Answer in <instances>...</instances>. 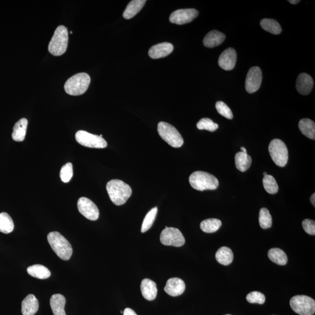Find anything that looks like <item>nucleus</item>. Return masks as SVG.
I'll return each instance as SVG.
<instances>
[{"label": "nucleus", "mask_w": 315, "mask_h": 315, "mask_svg": "<svg viewBox=\"0 0 315 315\" xmlns=\"http://www.w3.org/2000/svg\"><path fill=\"white\" fill-rule=\"evenodd\" d=\"M107 190L111 201L116 205L125 204L132 194L131 187L121 180L109 181L107 185Z\"/></svg>", "instance_id": "f257e3e1"}, {"label": "nucleus", "mask_w": 315, "mask_h": 315, "mask_svg": "<svg viewBox=\"0 0 315 315\" xmlns=\"http://www.w3.org/2000/svg\"><path fill=\"white\" fill-rule=\"evenodd\" d=\"M48 241L58 258L63 260L70 259L73 254L72 246L60 233L50 232L48 235Z\"/></svg>", "instance_id": "f03ea898"}, {"label": "nucleus", "mask_w": 315, "mask_h": 315, "mask_svg": "<svg viewBox=\"0 0 315 315\" xmlns=\"http://www.w3.org/2000/svg\"><path fill=\"white\" fill-rule=\"evenodd\" d=\"M189 183L193 189L200 191L216 190L219 185L217 177L202 171H196L189 177Z\"/></svg>", "instance_id": "7ed1b4c3"}, {"label": "nucleus", "mask_w": 315, "mask_h": 315, "mask_svg": "<svg viewBox=\"0 0 315 315\" xmlns=\"http://www.w3.org/2000/svg\"><path fill=\"white\" fill-rule=\"evenodd\" d=\"M90 78L88 74L81 73L70 78L64 84L65 92L70 95L79 96L88 89Z\"/></svg>", "instance_id": "20e7f679"}, {"label": "nucleus", "mask_w": 315, "mask_h": 315, "mask_svg": "<svg viewBox=\"0 0 315 315\" xmlns=\"http://www.w3.org/2000/svg\"><path fill=\"white\" fill-rule=\"evenodd\" d=\"M68 42V33L66 27L59 26L56 29L54 36L50 42L49 52L55 56H60L67 51Z\"/></svg>", "instance_id": "39448f33"}, {"label": "nucleus", "mask_w": 315, "mask_h": 315, "mask_svg": "<svg viewBox=\"0 0 315 315\" xmlns=\"http://www.w3.org/2000/svg\"><path fill=\"white\" fill-rule=\"evenodd\" d=\"M158 132L162 139L174 148L181 147L184 140L175 127L171 124L161 121L158 124Z\"/></svg>", "instance_id": "423d86ee"}, {"label": "nucleus", "mask_w": 315, "mask_h": 315, "mask_svg": "<svg viewBox=\"0 0 315 315\" xmlns=\"http://www.w3.org/2000/svg\"><path fill=\"white\" fill-rule=\"evenodd\" d=\"M269 153L274 163L280 167H285L288 160V151L285 143L280 139H274L269 146Z\"/></svg>", "instance_id": "0eeeda50"}, {"label": "nucleus", "mask_w": 315, "mask_h": 315, "mask_svg": "<svg viewBox=\"0 0 315 315\" xmlns=\"http://www.w3.org/2000/svg\"><path fill=\"white\" fill-rule=\"evenodd\" d=\"M292 310L300 315H313L315 313V301L307 295H296L290 300Z\"/></svg>", "instance_id": "6e6552de"}, {"label": "nucleus", "mask_w": 315, "mask_h": 315, "mask_svg": "<svg viewBox=\"0 0 315 315\" xmlns=\"http://www.w3.org/2000/svg\"><path fill=\"white\" fill-rule=\"evenodd\" d=\"M76 140L80 144L88 148H105L108 145L107 142L103 137L84 130L78 131L76 134Z\"/></svg>", "instance_id": "1a4fd4ad"}, {"label": "nucleus", "mask_w": 315, "mask_h": 315, "mask_svg": "<svg viewBox=\"0 0 315 315\" xmlns=\"http://www.w3.org/2000/svg\"><path fill=\"white\" fill-rule=\"evenodd\" d=\"M160 241L162 244L175 247H180L185 243V239L179 229L167 227L161 233Z\"/></svg>", "instance_id": "9d476101"}, {"label": "nucleus", "mask_w": 315, "mask_h": 315, "mask_svg": "<svg viewBox=\"0 0 315 315\" xmlns=\"http://www.w3.org/2000/svg\"><path fill=\"white\" fill-rule=\"evenodd\" d=\"M77 207L80 213L87 219L96 221L98 219L99 211L96 204L90 199L81 198L77 202Z\"/></svg>", "instance_id": "9b49d317"}, {"label": "nucleus", "mask_w": 315, "mask_h": 315, "mask_svg": "<svg viewBox=\"0 0 315 315\" xmlns=\"http://www.w3.org/2000/svg\"><path fill=\"white\" fill-rule=\"evenodd\" d=\"M198 15L199 11L194 8L177 9L171 14L170 21L177 25L186 24L191 23Z\"/></svg>", "instance_id": "f8f14e48"}, {"label": "nucleus", "mask_w": 315, "mask_h": 315, "mask_svg": "<svg viewBox=\"0 0 315 315\" xmlns=\"http://www.w3.org/2000/svg\"><path fill=\"white\" fill-rule=\"evenodd\" d=\"M262 81V72L258 67H253L249 70L245 81L246 91L249 93L257 92Z\"/></svg>", "instance_id": "ddd939ff"}, {"label": "nucleus", "mask_w": 315, "mask_h": 315, "mask_svg": "<svg viewBox=\"0 0 315 315\" xmlns=\"http://www.w3.org/2000/svg\"><path fill=\"white\" fill-rule=\"evenodd\" d=\"M237 54L235 49L229 48L220 55L218 65L224 70H231L235 66Z\"/></svg>", "instance_id": "4468645a"}, {"label": "nucleus", "mask_w": 315, "mask_h": 315, "mask_svg": "<svg viewBox=\"0 0 315 315\" xmlns=\"http://www.w3.org/2000/svg\"><path fill=\"white\" fill-rule=\"evenodd\" d=\"M186 288L185 282L179 278H172L167 281L165 291L172 297H177L182 295Z\"/></svg>", "instance_id": "2eb2a0df"}, {"label": "nucleus", "mask_w": 315, "mask_h": 315, "mask_svg": "<svg viewBox=\"0 0 315 315\" xmlns=\"http://www.w3.org/2000/svg\"><path fill=\"white\" fill-rule=\"evenodd\" d=\"M173 51V46L170 43L164 42L155 45L149 50V57L158 59L167 57Z\"/></svg>", "instance_id": "dca6fc26"}, {"label": "nucleus", "mask_w": 315, "mask_h": 315, "mask_svg": "<svg viewBox=\"0 0 315 315\" xmlns=\"http://www.w3.org/2000/svg\"><path fill=\"white\" fill-rule=\"evenodd\" d=\"M314 86V81L310 75L302 73L299 75L296 83V88L301 95H307L311 92Z\"/></svg>", "instance_id": "f3484780"}, {"label": "nucleus", "mask_w": 315, "mask_h": 315, "mask_svg": "<svg viewBox=\"0 0 315 315\" xmlns=\"http://www.w3.org/2000/svg\"><path fill=\"white\" fill-rule=\"evenodd\" d=\"M140 288H141L143 297L146 300H154L156 297H157L158 289L157 285L153 281L148 279L143 280Z\"/></svg>", "instance_id": "a211bd4d"}, {"label": "nucleus", "mask_w": 315, "mask_h": 315, "mask_svg": "<svg viewBox=\"0 0 315 315\" xmlns=\"http://www.w3.org/2000/svg\"><path fill=\"white\" fill-rule=\"evenodd\" d=\"M39 302L35 296L29 294L22 302V314L23 315H34L39 310Z\"/></svg>", "instance_id": "6ab92c4d"}, {"label": "nucleus", "mask_w": 315, "mask_h": 315, "mask_svg": "<svg viewBox=\"0 0 315 315\" xmlns=\"http://www.w3.org/2000/svg\"><path fill=\"white\" fill-rule=\"evenodd\" d=\"M225 39L226 35L224 33L217 30H213L205 35L203 44L207 48H213L222 44Z\"/></svg>", "instance_id": "aec40b11"}, {"label": "nucleus", "mask_w": 315, "mask_h": 315, "mask_svg": "<svg viewBox=\"0 0 315 315\" xmlns=\"http://www.w3.org/2000/svg\"><path fill=\"white\" fill-rule=\"evenodd\" d=\"M65 302L66 300L63 295L57 294L52 296L50 303L54 315H66L64 310Z\"/></svg>", "instance_id": "412c9836"}, {"label": "nucleus", "mask_w": 315, "mask_h": 315, "mask_svg": "<svg viewBox=\"0 0 315 315\" xmlns=\"http://www.w3.org/2000/svg\"><path fill=\"white\" fill-rule=\"evenodd\" d=\"M28 120L26 118H21L17 121L13 128L12 138L15 142H23L26 136Z\"/></svg>", "instance_id": "4be33fe9"}, {"label": "nucleus", "mask_w": 315, "mask_h": 315, "mask_svg": "<svg viewBox=\"0 0 315 315\" xmlns=\"http://www.w3.org/2000/svg\"><path fill=\"white\" fill-rule=\"evenodd\" d=\"M146 2L145 0H133L130 1L123 12V18L126 20H130L136 16L142 10Z\"/></svg>", "instance_id": "5701e85b"}, {"label": "nucleus", "mask_w": 315, "mask_h": 315, "mask_svg": "<svg viewBox=\"0 0 315 315\" xmlns=\"http://www.w3.org/2000/svg\"><path fill=\"white\" fill-rule=\"evenodd\" d=\"M27 272L30 276L38 279H47L51 276V271L43 265L35 264L28 267Z\"/></svg>", "instance_id": "b1692460"}, {"label": "nucleus", "mask_w": 315, "mask_h": 315, "mask_svg": "<svg viewBox=\"0 0 315 315\" xmlns=\"http://www.w3.org/2000/svg\"><path fill=\"white\" fill-rule=\"evenodd\" d=\"M299 129L302 135L311 140L315 139V124L310 118H303L299 122Z\"/></svg>", "instance_id": "393cba45"}, {"label": "nucleus", "mask_w": 315, "mask_h": 315, "mask_svg": "<svg viewBox=\"0 0 315 315\" xmlns=\"http://www.w3.org/2000/svg\"><path fill=\"white\" fill-rule=\"evenodd\" d=\"M217 261L224 266H228L232 263L233 259V252L229 248L226 246L221 247L217 251L216 254Z\"/></svg>", "instance_id": "a878e982"}, {"label": "nucleus", "mask_w": 315, "mask_h": 315, "mask_svg": "<svg viewBox=\"0 0 315 315\" xmlns=\"http://www.w3.org/2000/svg\"><path fill=\"white\" fill-rule=\"evenodd\" d=\"M235 165L237 169L241 172H245L250 168L252 158L247 152H238L235 155Z\"/></svg>", "instance_id": "bb28decb"}, {"label": "nucleus", "mask_w": 315, "mask_h": 315, "mask_svg": "<svg viewBox=\"0 0 315 315\" xmlns=\"http://www.w3.org/2000/svg\"><path fill=\"white\" fill-rule=\"evenodd\" d=\"M268 257L271 261L280 266H285L287 263L288 258L286 253L279 248H272L268 252Z\"/></svg>", "instance_id": "cd10ccee"}, {"label": "nucleus", "mask_w": 315, "mask_h": 315, "mask_svg": "<svg viewBox=\"0 0 315 315\" xmlns=\"http://www.w3.org/2000/svg\"><path fill=\"white\" fill-rule=\"evenodd\" d=\"M14 229V224L10 216L4 212L0 214V232L8 234Z\"/></svg>", "instance_id": "c85d7f7f"}, {"label": "nucleus", "mask_w": 315, "mask_h": 315, "mask_svg": "<svg viewBox=\"0 0 315 315\" xmlns=\"http://www.w3.org/2000/svg\"><path fill=\"white\" fill-rule=\"evenodd\" d=\"M260 26L264 30L273 35H279L282 31L280 25L273 19H263L260 21Z\"/></svg>", "instance_id": "c756f323"}, {"label": "nucleus", "mask_w": 315, "mask_h": 315, "mask_svg": "<svg viewBox=\"0 0 315 315\" xmlns=\"http://www.w3.org/2000/svg\"><path fill=\"white\" fill-rule=\"evenodd\" d=\"M221 225L222 223L220 220L216 218H210L202 221L200 224V229L205 233H214L220 229Z\"/></svg>", "instance_id": "7c9ffc66"}, {"label": "nucleus", "mask_w": 315, "mask_h": 315, "mask_svg": "<svg viewBox=\"0 0 315 315\" xmlns=\"http://www.w3.org/2000/svg\"><path fill=\"white\" fill-rule=\"evenodd\" d=\"M158 213V207H155L152 208L150 211L148 212L147 214L144 218V221L142 224L141 231L142 233H144L147 231L148 230L150 229V228L153 225V223L155 220L156 216Z\"/></svg>", "instance_id": "2f4dec72"}, {"label": "nucleus", "mask_w": 315, "mask_h": 315, "mask_svg": "<svg viewBox=\"0 0 315 315\" xmlns=\"http://www.w3.org/2000/svg\"><path fill=\"white\" fill-rule=\"evenodd\" d=\"M264 188L270 194H276L279 191V186L273 176L267 174L263 179Z\"/></svg>", "instance_id": "473e14b6"}, {"label": "nucleus", "mask_w": 315, "mask_h": 315, "mask_svg": "<svg viewBox=\"0 0 315 315\" xmlns=\"http://www.w3.org/2000/svg\"><path fill=\"white\" fill-rule=\"evenodd\" d=\"M258 220H259L260 226L261 229H268L272 226V217H271L269 211L266 208L260 209Z\"/></svg>", "instance_id": "72a5a7b5"}, {"label": "nucleus", "mask_w": 315, "mask_h": 315, "mask_svg": "<svg viewBox=\"0 0 315 315\" xmlns=\"http://www.w3.org/2000/svg\"><path fill=\"white\" fill-rule=\"evenodd\" d=\"M197 127L199 130H206L209 132H213L218 129V125L217 123L208 118H202L197 123Z\"/></svg>", "instance_id": "f704fd0d"}, {"label": "nucleus", "mask_w": 315, "mask_h": 315, "mask_svg": "<svg viewBox=\"0 0 315 315\" xmlns=\"http://www.w3.org/2000/svg\"><path fill=\"white\" fill-rule=\"evenodd\" d=\"M73 176V168L72 164L68 162L61 168L60 176L62 181L64 183L69 182Z\"/></svg>", "instance_id": "c9c22d12"}, {"label": "nucleus", "mask_w": 315, "mask_h": 315, "mask_svg": "<svg viewBox=\"0 0 315 315\" xmlns=\"http://www.w3.org/2000/svg\"><path fill=\"white\" fill-rule=\"evenodd\" d=\"M246 300L251 304H263L266 301V297L260 292L253 291L246 296Z\"/></svg>", "instance_id": "e433bc0d"}, {"label": "nucleus", "mask_w": 315, "mask_h": 315, "mask_svg": "<svg viewBox=\"0 0 315 315\" xmlns=\"http://www.w3.org/2000/svg\"><path fill=\"white\" fill-rule=\"evenodd\" d=\"M216 107L217 112L221 115L228 118V119H232L233 116L232 112L225 103L222 101H218L216 103Z\"/></svg>", "instance_id": "4c0bfd02"}, {"label": "nucleus", "mask_w": 315, "mask_h": 315, "mask_svg": "<svg viewBox=\"0 0 315 315\" xmlns=\"http://www.w3.org/2000/svg\"><path fill=\"white\" fill-rule=\"evenodd\" d=\"M302 227L305 232L311 235H315V222L314 220L305 219L302 221Z\"/></svg>", "instance_id": "58836bf2"}, {"label": "nucleus", "mask_w": 315, "mask_h": 315, "mask_svg": "<svg viewBox=\"0 0 315 315\" xmlns=\"http://www.w3.org/2000/svg\"><path fill=\"white\" fill-rule=\"evenodd\" d=\"M123 315H137L135 311L131 308H126L124 311Z\"/></svg>", "instance_id": "ea45409f"}, {"label": "nucleus", "mask_w": 315, "mask_h": 315, "mask_svg": "<svg viewBox=\"0 0 315 315\" xmlns=\"http://www.w3.org/2000/svg\"><path fill=\"white\" fill-rule=\"evenodd\" d=\"M310 200L312 204L314 205V207L315 206V194L314 193L313 195H312Z\"/></svg>", "instance_id": "a19ab883"}, {"label": "nucleus", "mask_w": 315, "mask_h": 315, "mask_svg": "<svg viewBox=\"0 0 315 315\" xmlns=\"http://www.w3.org/2000/svg\"><path fill=\"white\" fill-rule=\"evenodd\" d=\"M291 4H298V2H300V1H299V0H294V1H292V0H290V1H288Z\"/></svg>", "instance_id": "79ce46f5"}, {"label": "nucleus", "mask_w": 315, "mask_h": 315, "mask_svg": "<svg viewBox=\"0 0 315 315\" xmlns=\"http://www.w3.org/2000/svg\"><path fill=\"white\" fill-rule=\"evenodd\" d=\"M241 149L242 152H247V151H246V149L245 147H243V146L241 148Z\"/></svg>", "instance_id": "37998d69"}, {"label": "nucleus", "mask_w": 315, "mask_h": 315, "mask_svg": "<svg viewBox=\"0 0 315 315\" xmlns=\"http://www.w3.org/2000/svg\"><path fill=\"white\" fill-rule=\"evenodd\" d=\"M267 173L266 172H264L263 173V175L264 176H266V175H267Z\"/></svg>", "instance_id": "c03bdc74"}, {"label": "nucleus", "mask_w": 315, "mask_h": 315, "mask_svg": "<svg viewBox=\"0 0 315 315\" xmlns=\"http://www.w3.org/2000/svg\"></svg>", "instance_id": "a18cd8bd"}]
</instances>
